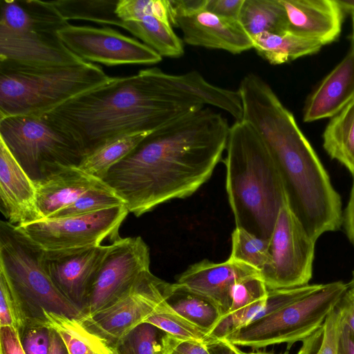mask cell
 Returning <instances> with one entry per match:
<instances>
[{"instance_id": "6da1fadb", "label": "cell", "mask_w": 354, "mask_h": 354, "mask_svg": "<svg viewBox=\"0 0 354 354\" xmlns=\"http://www.w3.org/2000/svg\"><path fill=\"white\" fill-rule=\"evenodd\" d=\"M230 127L203 107L150 132L102 180L140 216L187 198L211 177L226 149Z\"/></svg>"}, {"instance_id": "7a4b0ae2", "label": "cell", "mask_w": 354, "mask_h": 354, "mask_svg": "<svg viewBox=\"0 0 354 354\" xmlns=\"http://www.w3.org/2000/svg\"><path fill=\"white\" fill-rule=\"evenodd\" d=\"M204 106L179 87L176 75L153 67L112 77L43 115L85 156L114 138L154 131Z\"/></svg>"}, {"instance_id": "3957f363", "label": "cell", "mask_w": 354, "mask_h": 354, "mask_svg": "<svg viewBox=\"0 0 354 354\" xmlns=\"http://www.w3.org/2000/svg\"><path fill=\"white\" fill-rule=\"evenodd\" d=\"M242 120L263 142L280 174L288 204L316 241L343 223L341 198L292 113L270 85L254 87L242 99Z\"/></svg>"}, {"instance_id": "277c9868", "label": "cell", "mask_w": 354, "mask_h": 354, "mask_svg": "<svg viewBox=\"0 0 354 354\" xmlns=\"http://www.w3.org/2000/svg\"><path fill=\"white\" fill-rule=\"evenodd\" d=\"M225 150V187L236 227L270 240L287 201L277 167L259 135L243 120L230 126Z\"/></svg>"}, {"instance_id": "5b68a950", "label": "cell", "mask_w": 354, "mask_h": 354, "mask_svg": "<svg viewBox=\"0 0 354 354\" xmlns=\"http://www.w3.org/2000/svg\"><path fill=\"white\" fill-rule=\"evenodd\" d=\"M111 78L86 61L39 65L0 60V118L43 115Z\"/></svg>"}, {"instance_id": "8992f818", "label": "cell", "mask_w": 354, "mask_h": 354, "mask_svg": "<svg viewBox=\"0 0 354 354\" xmlns=\"http://www.w3.org/2000/svg\"><path fill=\"white\" fill-rule=\"evenodd\" d=\"M68 24L51 1L1 0L0 60L39 65L84 62L59 37L58 31Z\"/></svg>"}, {"instance_id": "52a82bcc", "label": "cell", "mask_w": 354, "mask_h": 354, "mask_svg": "<svg viewBox=\"0 0 354 354\" xmlns=\"http://www.w3.org/2000/svg\"><path fill=\"white\" fill-rule=\"evenodd\" d=\"M44 249L18 226L0 221V270L21 301L31 323H45L44 311L82 318L83 313L55 286L44 268Z\"/></svg>"}, {"instance_id": "ba28073f", "label": "cell", "mask_w": 354, "mask_h": 354, "mask_svg": "<svg viewBox=\"0 0 354 354\" xmlns=\"http://www.w3.org/2000/svg\"><path fill=\"white\" fill-rule=\"evenodd\" d=\"M348 283L334 281L230 333L225 338L235 346L259 348L302 342L315 332L336 307Z\"/></svg>"}, {"instance_id": "9c48e42d", "label": "cell", "mask_w": 354, "mask_h": 354, "mask_svg": "<svg viewBox=\"0 0 354 354\" xmlns=\"http://www.w3.org/2000/svg\"><path fill=\"white\" fill-rule=\"evenodd\" d=\"M0 138L32 181L62 167H78L84 156L80 146L44 115L0 118Z\"/></svg>"}, {"instance_id": "30bf717a", "label": "cell", "mask_w": 354, "mask_h": 354, "mask_svg": "<svg viewBox=\"0 0 354 354\" xmlns=\"http://www.w3.org/2000/svg\"><path fill=\"white\" fill-rule=\"evenodd\" d=\"M315 243L286 201L269 240V263L261 273L267 288L283 289L308 284L313 274Z\"/></svg>"}, {"instance_id": "8fae6325", "label": "cell", "mask_w": 354, "mask_h": 354, "mask_svg": "<svg viewBox=\"0 0 354 354\" xmlns=\"http://www.w3.org/2000/svg\"><path fill=\"white\" fill-rule=\"evenodd\" d=\"M129 213L125 205L93 213L42 219L19 227L46 250L98 246L109 239H119L118 231Z\"/></svg>"}, {"instance_id": "7c38bea8", "label": "cell", "mask_w": 354, "mask_h": 354, "mask_svg": "<svg viewBox=\"0 0 354 354\" xmlns=\"http://www.w3.org/2000/svg\"><path fill=\"white\" fill-rule=\"evenodd\" d=\"M169 286V283L153 275L150 270H146L112 304L91 317L80 319L88 328L115 347L166 301Z\"/></svg>"}, {"instance_id": "4fadbf2b", "label": "cell", "mask_w": 354, "mask_h": 354, "mask_svg": "<svg viewBox=\"0 0 354 354\" xmlns=\"http://www.w3.org/2000/svg\"><path fill=\"white\" fill-rule=\"evenodd\" d=\"M149 266V248L142 237H120L112 242L91 286L82 317L94 315L120 297Z\"/></svg>"}, {"instance_id": "5bb4252c", "label": "cell", "mask_w": 354, "mask_h": 354, "mask_svg": "<svg viewBox=\"0 0 354 354\" xmlns=\"http://www.w3.org/2000/svg\"><path fill=\"white\" fill-rule=\"evenodd\" d=\"M64 45L86 62L106 66L155 64L162 57L132 37L109 27L68 24L58 31Z\"/></svg>"}, {"instance_id": "9a60e30c", "label": "cell", "mask_w": 354, "mask_h": 354, "mask_svg": "<svg viewBox=\"0 0 354 354\" xmlns=\"http://www.w3.org/2000/svg\"><path fill=\"white\" fill-rule=\"evenodd\" d=\"M110 246L111 244L44 250L42 263L46 272L62 294L82 313L94 279Z\"/></svg>"}, {"instance_id": "2e32d148", "label": "cell", "mask_w": 354, "mask_h": 354, "mask_svg": "<svg viewBox=\"0 0 354 354\" xmlns=\"http://www.w3.org/2000/svg\"><path fill=\"white\" fill-rule=\"evenodd\" d=\"M173 26L181 30L183 42L190 46L234 55L253 48L251 37L239 20L221 17L205 10L178 17Z\"/></svg>"}, {"instance_id": "e0dca14e", "label": "cell", "mask_w": 354, "mask_h": 354, "mask_svg": "<svg viewBox=\"0 0 354 354\" xmlns=\"http://www.w3.org/2000/svg\"><path fill=\"white\" fill-rule=\"evenodd\" d=\"M0 211L18 227L40 220L32 180L0 138Z\"/></svg>"}, {"instance_id": "ac0fdd59", "label": "cell", "mask_w": 354, "mask_h": 354, "mask_svg": "<svg viewBox=\"0 0 354 354\" xmlns=\"http://www.w3.org/2000/svg\"><path fill=\"white\" fill-rule=\"evenodd\" d=\"M257 273L260 272L254 268L230 259L221 263L204 259L189 266L176 283L213 301L223 316L230 308L235 283L242 277Z\"/></svg>"}, {"instance_id": "d6986e66", "label": "cell", "mask_w": 354, "mask_h": 354, "mask_svg": "<svg viewBox=\"0 0 354 354\" xmlns=\"http://www.w3.org/2000/svg\"><path fill=\"white\" fill-rule=\"evenodd\" d=\"M286 15L287 31L323 46L337 40L345 12L336 0H280Z\"/></svg>"}, {"instance_id": "ffe728a7", "label": "cell", "mask_w": 354, "mask_h": 354, "mask_svg": "<svg viewBox=\"0 0 354 354\" xmlns=\"http://www.w3.org/2000/svg\"><path fill=\"white\" fill-rule=\"evenodd\" d=\"M354 98V44L324 77L306 103L303 120L310 122L333 118Z\"/></svg>"}, {"instance_id": "44dd1931", "label": "cell", "mask_w": 354, "mask_h": 354, "mask_svg": "<svg viewBox=\"0 0 354 354\" xmlns=\"http://www.w3.org/2000/svg\"><path fill=\"white\" fill-rule=\"evenodd\" d=\"M102 182L75 166L62 167L46 177L33 181L37 205L42 219L50 218Z\"/></svg>"}, {"instance_id": "7402d4cb", "label": "cell", "mask_w": 354, "mask_h": 354, "mask_svg": "<svg viewBox=\"0 0 354 354\" xmlns=\"http://www.w3.org/2000/svg\"><path fill=\"white\" fill-rule=\"evenodd\" d=\"M45 324L55 330L69 354H117L105 339L91 330L80 318L44 311Z\"/></svg>"}, {"instance_id": "603a6c76", "label": "cell", "mask_w": 354, "mask_h": 354, "mask_svg": "<svg viewBox=\"0 0 354 354\" xmlns=\"http://www.w3.org/2000/svg\"><path fill=\"white\" fill-rule=\"evenodd\" d=\"M252 46L257 54L272 65L293 61L318 53L319 42L296 35L288 31L263 32L252 37Z\"/></svg>"}, {"instance_id": "cb8c5ba5", "label": "cell", "mask_w": 354, "mask_h": 354, "mask_svg": "<svg viewBox=\"0 0 354 354\" xmlns=\"http://www.w3.org/2000/svg\"><path fill=\"white\" fill-rule=\"evenodd\" d=\"M166 302L176 313L209 334L223 316L213 301L177 283H170Z\"/></svg>"}, {"instance_id": "d4e9b609", "label": "cell", "mask_w": 354, "mask_h": 354, "mask_svg": "<svg viewBox=\"0 0 354 354\" xmlns=\"http://www.w3.org/2000/svg\"><path fill=\"white\" fill-rule=\"evenodd\" d=\"M120 27L127 30L161 57L178 58L184 54L183 41L167 25L151 14L120 21Z\"/></svg>"}, {"instance_id": "484cf974", "label": "cell", "mask_w": 354, "mask_h": 354, "mask_svg": "<svg viewBox=\"0 0 354 354\" xmlns=\"http://www.w3.org/2000/svg\"><path fill=\"white\" fill-rule=\"evenodd\" d=\"M323 147L354 177V98L331 118L323 133Z\"/></svg>"}, {"instance_id": "4316f807", "label": "cell", "mask_w": 354, "mask_h": 354, "mask_svg": "<svg viewBox=\"0 0 354 354\" xmlns=\"http://www.w3.org/2000/svg\"><path fill=\"white\" fill-rule=\"evenodd\" d=\"M239 21L252 38L263 33L287 31L285 10L280 0H244Z\"/></svg>"}, {"instance_id": "83f0119b", "label": "cell", "mask_w": 354, "mask_h": 354, "mask_svg": "<svg viewBox=\"0 0 354 354\" xmlns=\"http://www.w3.org/2000/svg\"><path fill=\"white\" fill-rule=\"evenodd\" d=\"M150 132L132 133L114 138L86 154L78 167L102 180L110 168L127 156Z\"/></svg>"}, {"instance_id": "f1b7e54d", "label": "cell", "mask_w": 354, "mask_h": 354, "mask_svg": "<svg viewBox=\"0 0 354 354\" xmlns=\"http://www.w3.org/2000/svg\"><path fill=\"white\" fill-rule=\"evenodd\" d=\"M149 323L131 330L115 346L117 354H169L180 342Z\"/></svg>"}, {"instance_id": "f546056e", "label": "cell", "mask_w": 354, "mask_h": 354, "mask_svg": "<svg viewBox=\"0 0 354 354\" xmlns=\"http://www.w3.org/2000/svg\"><path fill=\"white\" fill-rule=\"evenodd\" d=\"M118 0H56L53 4L67 21L80 19L120 26L115 13Z\"/></svg>"}, {"instance_id": "4dcf8cb0", "label": "cell", "mask_w": 354, "mask_h": 354, "mask_svg": "<svg viewBox=\"0 0 354 354\" xmlns=\"http://www.w3.org/2000/svg\"><path fill=\"white\" fill-rule=\"evenodd\" d=\"M230 260L250 266L260 273L270 261L269 240L236 227L232 233Z\"/></svg>"}, {"instance_id": "1f68e13d", "label": "cell", "mask_w": 354, "mask_h": 354, "mask_svg": "<svg viewBox=\"0 0 354 354\" xmlns=\"http://www.w3.org/2000/svg\"><path fill=\"white\" fill-rule=\"evenodd\" d=\"M144 322L156 326L180 341L194 340L206 343L212 339L208 332L173 311L166 301L158 306Z\"/></svg>"}, {"instance_id": "d6a6232c", "label": "cell", "mask_w": 354, "mask_h": 354, "mask_svg": "<svg viewBox=\"0 0 354 354\" xmlns=\"http://www.w3.org/2000/svg\"><path fill=\"white\" fill-rule=\"evenodd\" d=\"M123 205L125 204L122 199L103 181L84 192L73 203L55 213L49 218L86 214Z\"/></svg>"}, {"instance_id": "836d02e7", "label": "cell", "mask_w": 354, "mask_h": 354, "mask_svg": "<svg viewBox=\"0 0 354 354\" xmlns=\"http://www.w3.org/2000/svg\"><path fill=\"white\" fill-rule=\"evenodd\" d=\"M342 315L335 307L322 325L302 341L297 354H338Z\"/></svg>"}, {"instance_id": "e575fe53", "label": "cell", "mask_w": 354, "mask_h": 354, "mask_svg": "<svg viewBox=\"0 0 354 354\" xmlns=\"http://www.w3.org/2000/svg\"><path fill=\"white\" fill-rule=\"evenodd\" d=\"M29 324L26 309L3 271L0 270V328L21 332Z\"/></svg>"}, {"instance_id": "d590c367", "label": "cell", "mask_w": 354, "mask_h": 354, "mask_svg": "<svg viewBox=\"0 0 354 354\" xmlns=\"http://www.w3.org/2000/svg\"><path fill=\"white\" fill-rule=\"evenodd\" d=\"M268 293V289L260 273L241 278L232 287L231 306L224 315L233 314L245 308L266 298Z\"/></svg>"}, {"instance_id": "8d00e7d4", "label": "cell", "mask_w": 354, "mask_h": 354, "mask_svg": "<svg viewBox=\"0 0 354 354\" xmlns=\"http://www.w3.org/2000/svg\"><path fill=\"white\" fill-rule=\"evenodd\" d=\"M19 334L26 354H48L50 328L45 323L30 324Z\"/></svg>"}, {"instance_id": "74e56055", "label": "cell", "mask_w": 354, "mask_h": 354, "mask_svg": "<svg viewBox=\"0 0 354 354\" xmlns=\"http://www.w3.org/2000/svg\"><path fill=\"white\" fill-rule=\"evenodd\" d=\"M244 0H207L205 10L221 17L239 20Z\"/></svg>"}, {"instance_id": "f35d334b", "label": "cell", "mask_w": 354, "mask_h": 354, "mask_svg": "<svg viewBox=\"0 0 354 354\" xmlns=\"http://www.w3.org/2000/svg\"><path fill=\"white\" fill-rule=\"evenodd\" d=\"M207 0H167L171 25L176 18L205 10Z\"/></svg>"}, {"instance_id": "ab89813d", "label": "cell", "mask_w": 354, "mask_h": 354, "mask_svg": "<svg viewBox=\"0 0 354 354\" xmlns=\"http://www.w3.org/2000/svg\"><path fill=\"white\" fill-rule=\"evenodd\" d=\"M0 354H26L18 330L10 327L0 328Z\"/></svg>"}, {"instance_id": "60d3db41", "label": "cell", "mask_w": 354, "mask_h": 354, "mask_svg": "<svg viewBox=\"0 0 354 354\" xmlns=\"http://www.w3.org/2000/svg\"><path fill=\"white\" fill-rule=\"evenodd\" d=\"M336 307L339 310L342 319L354 334V290L348 286L347 290Z\"/></svg>"}, {"instance_id": "b9f144b4", "label": "cell", "mask_w": 354, "mask_h": 354, "mask_svg": "<svg viewBox=\"0 0 354 354\" xmlns=\"http://www.w3.org/2000/svg\"><path fill=\"white\" fill-rule=\"evenodd\" d=\"M205 346L210 354H244L226 339H211Z\"/></svg>"}, {"instance_id": "7bdbcfd3", "label": "cell", "mask_w": 354, "mask_h": 354, "mask_svg": "<svg viewBox=\"0 0 354 354\" xmlns=\"http://www.w3.org/2000/svg\"><path fill=\"white\" fill-rule=\"evenodd\" d=\"M169 354H210L203 342L186 340L180 341Z\"/></svg>"}, {"instance_id": "ee69618b", "label": "cell", "mask_w": 354, "mask_h": 354, "mask_svg": "<svg viewBox=\"0 0 354 354\" xmlns=\"http://www.w3.org/2000/svg\"><path fill=\"white\" fill-rule=\"evenodd\" d=\"M338 354H354V334L342 317L339 329Z\"/></svg>"}, {"instance_id": "f6af8a7d", "label": "cell", "mask_w": 354, "mask_h": 354, "mask_svg": "<svg viewBox=\"0 0 354 354\" xmlns=\"http://www.w3.org/2000/svg\"><path fill=\"white\" fill-rule=\"evenodd\" d=\"M343 220L347 236L351 243L354 245V177L350 198Z\"/></svg>"}, {"instance_id": "bcb514c9", "label": "cell", "mask_w": 354, "mask_h": 354, "mask_svg": "<svg viewBox=\"0 0 354 354\" xmlns=\"http://www.w3.org/2000/svg\"><path fill=\"white\" fill-rule=\"evenodd\" d=\"M50 328V341L48 354H69L66 346L58 333Z\"/></svg>"}, {"instance_id": "7dc6e473", "label": "cell", "mask_w": 354, "mask_h": 354, "mask_svg": "<svg viewBox=\"0 0 354 354\" xmlns=\"http://www.w3.org/2000/svg\"><path fill=\"white\" fill-rule=\"evenodd\" d=\"M345 12L354 13V0H336Z\"/></svg>"}, {"instance_id": "c3c4849f", "label": "cell", "mask_w": 354, "mask_h": 354, "mask_svg": "<svg viewBox=\"0 0 354 354\" xmlns=\"http://www.w3.org/2000/svg\"><path fill=\"white\" fill-rule=\"evenodd\" d=\"M352 16V23H353V33L351 38V43L354 44V13L351 14Z\"/></svg>"}, {"instance_id": "681fc988", "label": "cell", "mask_w": 354, "mask_h": 354, "mask_svg": "<svg viewBox=\"0 0 354 354\" xmlns=\"http://www.w3.org/2000/svg\"><path fill=\"white\" fill-rule=\"evenodd\" d=\"M348 286L349 288H351L354 290V272H353V274L352 279L350 281V283H348Z\"/></svg>"}, {"instance_id": "f907efd6", "label": "cell", "mask_w": 354, "mask_h": 354, "mask_svg": "<svg viewBox=\"0 0 354 354\" xmlns=\"http://www.w3.org/2000/svg\"><path fill=\"white\" fill-rule=\"evenodd\" d=\"M244 354H273V353H265V352H251V353H245L244 352ZM284 354H287V353H284Z\"/></svg>"}]
</instances>
